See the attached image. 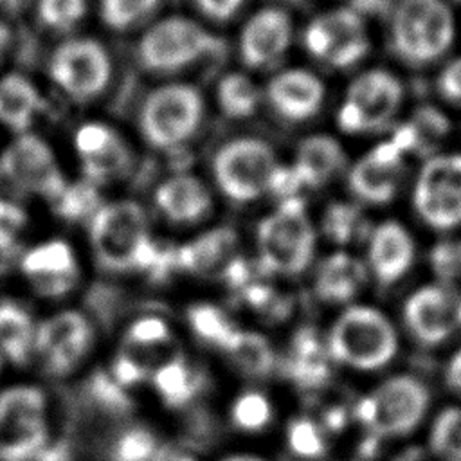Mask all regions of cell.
Segmentation results:
<instances>
[{"label": "cell", "mask_w": 461, "mask_h": 461, "mask_svg": "<svg viewBox=\"0 0 461 461\" xmlns=\"http://www.w3.org/2000/svg\"><path fill=\"white\" fill-rule=\"evenodd\" d=\"M146 211L133 200H113L97 207L90 223V247L108 272L151 267L155 256Z\"/></svg>", "instance_id": "obj_1"}, {"label": "cell", "mask_w": 461, "mask_h": 461, "mask_svg": "<svg viewBox=\"0 0 461 461\" xmlns=\"http://www.w3.org/2000/svg\"><path fill=\"white\" fill-rule=\"evenodd\" d=\"M203 97L193 85L167 83L146 95L139 110V131L148 146L162 151L189 142L203 121Z\"/></svg>", "instance_id": "obj_2"}, {"label": "cell", "mask_w": 461, "mask_h": 461, "mask_svg": "<svg viewBox=\"0 0 461 461\" xmlns=\"http://www.w3.org/2000/svg\"><path fill=\"white\" fill-rule=\"evenodd\" d=\"M218 47V36L202 23L185 16H167L142 32L137 59L151 74H176L200 63Z\"/></svg>", "instance_id": "obj_3"}, {"label": "cell", "mask_w": 461, "mask_h": 461, "mask_svg": "<svg viewBox=\"0 0 461 461\" xmlns=\"http://www.w3.org/2000/svg\"><path fill=\"white\" fill-rule=\"evenodd\" d=\"M454 18L443 0H398L391 22L394 52L409 65H427L447 52Z\"/></svg>", "instance_id": "obj_4"}, {"label": "cell", "mask_w": 461, "mask_h": 461, "mask_svg": "<svg viewBox=\"0 0 461 461\" xmlns=\"http://www.w3.org/2000/svg\"><path fill=\"white\" fill-rule=\"evenodd\" d=\"M256 245L267 270L281 276L306 270L315 252V230L303 205L288 200L265 216L256 230Z\"/></svg>", "instance_id": "obj_5"}, {"label": "cell", "mask_w": 461, "mask_h": 461, "mask_svg": "<svg viewBox=\"0 0 461 461\" xmlns=\"http://www.w3.org/2000/svg\"><path fill=\"white\" fill-rule=\"evenodd\" d=\"M279 171L277 157L268 142L238 137L225 142L212 158L218 189L236 203H250L272 189Z\"/></svg>", "instance_id": "obj_6"}, {"label": "cell", "mask_w": 461, "mask_h": 461, "mask_svg": "<svg viewBox=\"0 0 461 461\" xmlns=\"http://www.w3.org/2000/svg\"><path fill=\"white\" fill-rule=\"evenodd\" d=\"M335 360L358 369L385 366L396 353V333L384 313L367 306L348 308L328 339Z\"/></svg>", "instance_id": "obj_7"}, {"label": "cell", "mask_w": 461, "mask_h": 461, "mask_svg": "<svg viewBox=\"0 0 461 461\" xmlns=\"http://www.w3.org/2000/svg\"><path fill=\"white\" fill-rule=\"evenodd\" d=\"M49 76L68 99L94 101L108 86L112 59L103 43L94 38H67L50 54Z\"/></svg>", "instance_id": "obj_8"}, {"label": "cell", "mask_w": 461, "mask_h": 461, "mask_svg": "<svg viewBox=\"0 0 461 461\" xmlns=\"http://www.w3.org/2000/svg\"><path fill=\"white\" fill-rule=\"evenodd\" d=\"M427 387L412 376H393L358 402L355 416L376 436H402L423 420Z\"/></svg>", "instance_id": "obj_9"}, {"label": "cell", "mask_w": 461, "mask_h": 461, "mask_svg": "<svg viewBox=\"0 0 461 461\" xmlns=\"http://www.w3.org/2000/svg\"><path fill=\"white\" fill-rule=\"evenodd\" d=\"M303 43L310 56L333 68H349L369 50V36L360 14L346 7L313 18L304 29Z\"/></svg>", "instance_id": "obj_10"}, {"label": "cell", "mask_w": 461, "mask_h": 461, "mask_svg": "<svg viewBox=\"0 0 461 461\" xmlns=\"http://www.w3.org/2000/svg\"><path fill=\"white\" fill-rule=\"evenodd\" d=\"M400 103V81L387 70H369L349 85L337 122L349 133L375 131L391 121Z\"/></svg>", "instance_id": "obj_11"}, {"label": "cell", "mask_w": 461, "mask_h": 461, "mask_svg": "<svg viewBox=\"0 0 461 461\" xmlns=\"http://www.w3.org/2000/svg\"><path fill=\"white\" fill-rule=\"evenodd\" d=\"M414 207L434 229L461 225V155L430 158L416 182Z\"/></svg>", "instance_id": "obj_12"}, {"label": "cell", "mask_w": 461, "mask_h": 461, "mask_svg": "<svg viewBox=\"0 0 461 461\" xmlns=\"http://www.w3.org/2000/svg\"><path fill=\"white\" fill-rule=\"evenodd\" d=\"M4 173L22 189L56 198L65 191L56 155L50 146L36 135L22 133L2 155Z\"/></svg>", "instance_id": "obj_13"}, {"label": "cell", "mask_w": 461, "mask_h": 461, "mask_svg": "<svg viewBox=\"0 0 461 461\" xmlns=\"http://www.w3.org/2000/svg\"><path fill=\"white\" fill-rule=\"evenodd\" d=\"M74 148L85 176L92 184H110L126 176L133 151L122 135L108 124L86 122L77 128Z\"/></svg>", "instance_id": "obj_14"}, {"label": "cell", "mask_w": 461, "mask_h": 461, "mask_svg": "<svg viewBox=\"0 0 461 461\" xmlns=\"http://www.w3.org/2000/svg\"><path fill=\"white\" fill-rule=\"evenodd\" d=\"M294 23L281 7L256 11L241 27L238 54L250 70H263L277 63L292 45Z\"/></svg>", "instance_id": "obj_15"}, {"label": "cell", "mask_w": 461, "mask_h": 461, "mask_svg": "<svg viewBox=\"0 0 461 461\" xmlns=\"http://www.w3.org/2000/svg\"><path fill=\"white\" fill-rule=\"evenodd\" d=\"M403 317L421 344L436 346L461 324V301L441 286H423L407 299Z\"/></svg>", "instance_id": "obj_16"}, {"label": "cell", "mask_w": 461, "mask_h": 461, "mask_svg": "<svg viewBox=\"0 0 461 461\" xmlns=\"http://www.w3.org/2000/svg\"><path fill=\"white\" fill-rule=\"evenodd\" d=\"M92 342L88 321L77 312H61L47 319L34 333V346L45 358L47 371L68 373Z\"/></svg>", "instance_id": "obj_17"}, {"label": "cell", "mask_w": 461, "mask_h": 461, "mask_svg": "<svg viewBox=\"0 0 461 461\" xmlns=\"http://www.w3.org/2000/svg\"><path fill=\"white\" fill-rule=\"evenodd\" d=\"M403 151L394 140L382 142L366 153L349 171V191L366 203L382 205L394 198L403 176Z\"/></svg>", "instance_id": "obj_18"}, {"label": "cell", "mask_w": 461, "mask_h": 461, "mask_svg": "<svg viewBox=\"0 0 461 461\" xmlns=\"http://www.w3.org/2000/svg\"><path fill=\"white\" fill-rule=\"evenodd\" d=\"M326 95L324 83L306 68H286L272 76L265 97L272 110L285 121L304 122L322 108Z\"/></svg>", "instance_id": "obj_19"}, {"label": "cell", "mask_w": 461, "mask_h": 461, "mask_svg": "<svg viewBox=\"0 0 461 461\" xmlns=\"http://www.w3.org/2000/svg\"><path fill=\"white\" fill-rule=\"evenodd\" d=\"M22 272L36 292L58 297L74 288L79 279L76 256L67 241L50 240L31 249L22 259Z\"/></svg>", "instance_id": "obj_20"}, {"label": "cell", "mask_w": 461, "mask_h": 461, "mask_svg": "<svg viewBox=\"0 0 461 461\" xmlns=\"http://www.w3.org/2000/svg\"><path fill=\"white\" fill-rule=\"evenodd\" d=\"M155 205L171 223L193 225L211 212L212 198L209 187L198 176L180 173L158 184Z\"/></svg>", "instance_id": "obj_21"}, {"label": "cell", "mask_w": 461, "mask_h": 461, "mask_svg": "<svg viewBox=\"0 0 461 461\" xmlns=\"http://www.w3.org/2000/svg\"><path fill=\"white\" fill-rule=\"evenodd\" d=\"M369 268L382 286L396 283L412 265L414 241L396 221L378 225L369 240Z\"/></svg>", "instance_id": "obj_22"}, {"label": "cell", "mask_w": 461, "mask_h": 461, "mask_svg": "<svg viewBox=\"0 0 461 461\" xmlns=\"http://www.w3.org/2000/svg\"><path fill=\"white\" fill-rule=\"evenodd\" d=\"M344 162L346 153L333 137L310 135L299 142L292 171L299 185L321 187L344 167Z\"/></svg>", "instance_id": "obj_23"}, {"label": "cell", "mask_w": 461, "mask_h": 461, "mask_svg": "<svg viewBox=\"0 0 461 461\" xmlns=\"http://www.w3.org/2000/svg\"><path fill=\"white\" fill-rule=\"evenodd\" d=\"M367 279L366 267L344 252L328 256L315 276V292L322 301L346 303L353 299Z\"/></svg>", "instance_id": "obj_24"}, {"label": "cell", "mask_w": 461, "mask_h": 461, "mask_svg": "<svg viewBox=\"0 0 461 461\" xmlns=\"http://www.w3.org/2000/svg\"><path fill=\"white\" fill-rule=\"evenodd\" d=\"M43 106L38 88L22 74L0 79V122L14 131H27Z\"/></svg>", "instance_id": "obj_25"}, {"label": "cell", "mask_w": 461, "mask_h": 461, "mask_svg": "<svg viewBox=\"0 0 461 461\" xmlns=\"http://www.w3.org/2000/svg\"><path fill=\"white\" fill-rule=\"evenodd\" d=\"M288 376L301 387L315 389L330 378V367L317 333L301 330L292 342V351L286 360Z\"/></svg>", "instance_id": "obj_26"}, {"label": "cell", "mask_w": 461, "mask_h": 461, "mask_svg": "<svg viewBox=\"0 0 461 461\" xmlns=\"http://www.w3.org/2000/svg\"><path fill=\"white\" fill-rule=\"evenodd\" d=\"M47 441L45 418L14 420L0 423V459L29 461L34 459Z\"/></svg>", "instance_id": "obj_27"}, {"label": "cell", "mask_w": 461, "mask_h": 461, "mask_svg": "<svg viewBox=\"0 0 461 461\" xmlns=\"http://www.w3.org/2000/svg\"><path fill=\"white\" fill-rule=\"evenodd\" d=\"M448 119L439 110L432 106H420L412 113L411 121L398 130L393 140L402 151L414 149L418 153H429L448 133Z\"/></svg>", "instance_id": "obj_28"}, {"label": "cell", "mask_w": 461, "mask_h": 461, "mask_svg": "<svg viewBox=\"0 0 461 461\" xmlns=\"http://www.w3.org/2000/svg\"><path fill=\"white\" fill-rule=\"evenodd\" d=\"M29 313L13 301H0V349L16 364H23L34 344Z\"/></svg>", "instance_id": "obj_29"}, {"label": "cell", "mask_w": 461, "mask_h": 461, "mask_svg": "<svg viewBox=\"0 0 461 461\" xmlns=\"http://www.w3.org/2000/svg\"><path fill=\"white\" fill-rule=\"evenodd\" d=\"M216 101L225 117L249 119L256 113L261 103V94L247 74L229 72L216 86Z\"/></svg>", "instance_id": "obj_30"}, {"label": "cell", "mask_w": 461, "mask_h": 461, "mask_svg": "<svg viewBox=\"0 0 461 461\" xmlns=\"http://www.w3.org/2000/svg\"><path fill=\"white\" fill-rule=\"evenodd\" d=\"M202 378L182 358H173L158 366L153 373V384L169 407L187 403L200 389Z\"/></svg>", "instance_id": "obj_31"}, {"label": "cell", "mask_w": 461, "mask_h": 461, "mask_svg": "<svg viewBox=\"0 0 461 461\" xmlns=\"http://www.w3.org/2000/svg\"><path fill=\"white\" fill-rule=\"evenodd\" d=\"M230 360L249 376H265L274 366V353L265 337L254 331H236L225 346Z\"/></svg>", "instance_id": "obj_32"}, {"label": "cell", "mask_w": 461, "mask_h": 461, "mask_svg": "<svg viewBox=\"0 0 461 461\" xmlns=\"http://www.w3.org/2000/svg\"><path fill=\"white\" fill-rule=\"evenodd\" d=\"M162 0H99V16L106 27L126 32L148 23Z\"/></svg>", "instance_id": "obj_33"}, {"label": "cell", "mask_w": 461, "mask_h": 461, "mask_svg": "<svg viewBox=\"0 0 461 461\" xmlns=\"http://www.w3.org/2000/svg\"><path fill=\"white\" fill-rule=\"evenodd\" d=\"M430 448L445 461H461V407L445 409L430 430Z\"/></svg>", "instance_id": "obj_34"}, {"label": "cell", "mask_w": 461, "mask_h": 461, "mask_svg": "<svg viewBox=\"0 0 461 461\" xmlns=\"http://www.w3.org/2000/svg\"><path fill=\"white\" fill-rule=\"evenodd\" d=\"M45 396L36 387L18 385L0 393V423L13 420L43 418Z\"/></svg>", "instance_id": "obj_35"}, {"label": "cell", "mask_w": 461, "mask_h": 461, "mask_svg": "<svg viewBox=\"0 0 461 461\" xmlns=\"http://www.w3.org/2000/svg\"><path fill=\"white\" fill-rule=\"evenodd\" d=\"M189 322L194 333L221 349L229 344V340L238 331L232 322L223 315L221 310L211 304H196L189 310Z\"/></svg>", "instance_id": "obj_36"}, {"label": "cell", "mask_w": 461, "mask_h": 461, "mask_svg": "<svg viewBox=\"0 0 461 461\" xmlns=\"http://www.w3.org/2000/svg\"><path fill=\"white\" fill-rule=\"evenodd\" d=\"M88 11V0H36L40 22L56 32H68L77 27Z\"/></svg>", "instance_id": "obj_37"}, {"label": "cell", "mask_w": 461, "mask_h": 461, "mask_svg": "<svg viewBox=\"0 0 461 461\" xmlns=\"http://www.w3.org/2000/svg\"><path fill=\"white\" fill-rule=\"evenodd\" d=\"M157 454V443L149 430L135 427L126 430L115 443L113 461H151Z\"/></svg>", "instance_id": "obj_38"}, {"label": "cell", "mask_w": 461, "mask_h": 461, "mask_svg": "<svg viewBox=\"0 0 461 461\" xmlns=\"http://www.w3.org/2000/svg\"><path fill=\"white\" fill-rule=\"evenodd\" d=\"M270 403L259 393H245L232 405V420L245 430H259L270 421Z\"/></svg>", "instance_id": "obj_39"}, {"label": "cell", "mask_w": 461, "mask_h": 461, "mask_svg": "<svg viewBox=\"0 0 461 461\" xmlns=\"http://www.w3.org/2000/svg\"><path fill=\"white\" fill-rule=\"evenodd\" d=\"M288 443L290 448L303 457H319L326 450V443L319 427L306 418H299L290 423Z\"/></svg>", "instance_id": "obj_40"}, {"label": "cell", "mask_w": 461, "mask_h": 461, "mask_svg": "<svg viewBox=\"0 0 461 461\" xmlns=\"http://www.w3.org/2000/svg\"><path fill=\"white\" fill-rule=\"evenodd\" d=\"M169 340V330L164 321L157 317H144L131 324L126 333V342L137 349H149Z\"/></svg>", "instance_id": "obj_41"}, {"label": "cell", "mask_w": 461, "mask_h": 461, "mask_svg": "<svg viewBox=\"0 0 461 461\" xmlns=\"http://www.w3.org/2000/svg\"><path fill=\"white\" fill-rule=\"evenodd\" d=\"M360 212L353 205H333L326 214V230L337 241H349L360 230Z\"/></svg>", "instance_id": "obj_42"}, {"label": "cell", "mask_w": 461, "mask_h": 461, "mask_svg": "<svg viewBox=\"0 0 461 461\" xmlns=\"http://www.w3.org/2000/svg\"><path fill=\"white\" fill-rule=\"evenodd\" d=\"M430 263L443 281L461 277V241L438 243L430 252Z\"/></svg>", "instance_id": "obj_43"}, {"label": "cell", "mask_w": 461, "mask_h": 461, "mask_svg": "<svg viewBox=\"0 0 461 461\" xmlns=\"http://www.w3.org/2000/svg\"><path fill=\"white\" fill-rule=\"evenodd\" d=\"M90 391L94 398L110 411L126 412L130 409L128 396L121 391V385L104 373H95L90 380Z\"/></svg>", "instance_id": "obj_44"}, {"label": "cell", "mask_w": 461, "mask_h": 461, "mask_svg": "<svg viewBox=\"0 0 461 461\" xmlns=\"http://www.w3.org/2000/svg\"><path fill=\"white\" fill-rule=\"evenodd\" d=\"M112 371H113L112 378L121 387H126L140 382L148 375V366L146 362H142V358H139L135 353L126 349V351H121V355L115 358Z\"/></svg>", "instance_id": "obj_45"}, {"label": "cell", "mask_w": 461, "mask_h": 461, "mask_svg": "<svg viewBox=\"0 0 461 461\" xmlns=\"http://www.w3.org/2000/svg\"><path fill=\"white\" fill-rule=\"evenodd\" d=\"M196 9L212 22L232 20L247 4V0H193Z\"/></svg>", "instance_id": "obj_46"}, {"label": "cell", "mask_w": 461, "mask_h": 461, "mask_svg": "<svg viewBox=\"0 0 461 461\" xmlns=\"http://www.w3.org/2000/svg\"><path fill=\"white\" fill-rule=\"evenodd\" d=\"M438 90L447 101L461 104V58L443 68L438 77Z\"/></svg>", "instance_id": "obj_47"}, {"label": "cell", "mask_w": 461, "mask_h": 461, "mask_svg": "<svg viewBox=\"0 0 461 461\" xmlns=\"http://www.w3.org/2000/svg\"><path fill=\"white\" fill-rule=\"evenodd\" d=\"M447 382L452 389L461 393V349L450 358L447 366Z\"/></svg>", "instance_id": "obj_48"}, {"label": "cell", "mask_w": 461, "mask_h": 461, "mask_svg": "<svg viewBox=\"0 0 461 461\" xmlns=\"http://www.w3.org/2000/svg\"><path fill=\"white\" fill-rule=\"evenodd\" d=\"M34 459L36 461H68V456L63 445H56L52 448H43Z\"/></svg>", "instance_id": "obj_49"}, {"label": "cell", "mask_w": 461, "mask_h": 461, "mask_svg": "<svg viewBox=\"0 0 461 461\" xmlns=\"http://www.w3.org/2000/svg\"><path fill=\"white\" fill-rule=\"evenodd\" d=\"M394 461H429V457H427V454L421 450V448H409V450H405L398 459H394Z\"/></svg>", "instance_id": "obj_50"}, {"label": "cell", "mask_w": 461, "mask_h": 461, "mask_svg": "<svg viewBox=\"0 0 461 461\" xmlns=\"http://www.w3.org/2000/svg\"><path fill=\"white\" fill-rule=\"evenodd\" d=\"M29 0H0V11L4 13H18L27 5Z\"/></svg>", "instance_id": "obj_51"}, {"label": "cell", "mask_w": 461, "mask_h": 461, "mask_svg": "<svg viewBox=\"0 0 461 461\" xmlns=\"http://www.w3.org/2000/svg\"><path fill=\"white\" fill-rule=\"evenodd\" d=\"M7 43H9V31H7V25L0 20V58L7 49Z\"/></svg>", "instance_id": "obj_52"}, {"label": "cell", "mask_w": 461, "mask_h": 461, "mask_svg": "<svg viewBox=\"0 0 461 461\" xmlns=\"http://www.w3.org/2000/svg\"><path fill=\"white\" fill-rule=\"evenodd\" d=\"M225 461H263V459L254 457V456H234V457H229Z\"/></svg>", "instance_id": "obj_53"}, {"label": "cell", "mask_w": 461, "mask_h": 461, "mask_svg": "<svg viewBox=\"0 0 461 461\" xmlns=\"http://www.w3.org/2000/svg\"><path fill=\"white\" fill-rule=\"evenodd\" d=\"M167 461H194V459H191V457H187V456H173V457H169Z\"/></svg>", "instance_id": "obj_54"}, {"label": "cell", "mask_w": 461, "mask_h": 461, "mask_svg": "<svg viewBox=\"0 0 461 461\" xmlns=\"http://www.w3.org/2000/svg\"><path fill=\"white\" fill-rule=\"evenodd\" d=\"M371 2H373V4H376V5H382L384 2H389V0H371Z\"/></svg>", "instance_id": "obj_55"}]
</instances>
